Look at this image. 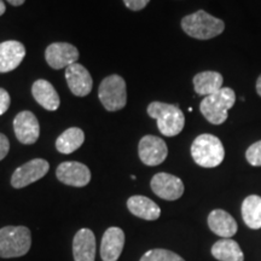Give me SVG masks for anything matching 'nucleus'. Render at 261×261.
<instances>
[{"instance_id":"obj_10","label":"nucleus","mask_w":261,"mask_h":261,"mask_svg":"<svg viewBox=\"0 0 261 261\" xmlns=\"http://www.w3.org/2000/svg\"><path fill=\"white\" fill-rule=\"evenodd\" d=\"M58 180L65 185L75 188L86 187L91 181V171L86 165L75 161L61 163L57 167Z\"/></svg>"},{"instance_id":"obj_15","label":"nucleus","mask_w":261,"mask_h":261,"mask_svg":"<svg viewBox=\"0 0 261 261\" xmlns=\"http://www.w3.org/2000/svg\"><path fill=\"white\" fill-rule=\"evenodd\" d=\"M25 57V47L22 42L8 40L0 44V73L16 69Z\"/></svg>"},{"instance_id":"obj_24","label":"nucleus","mask_w":261,"mask_h":261,"mask_svg":"<svg viewBox=\"0 0 261 261\" xmlns=\"http://www.w3.org/2000/svg\"><path fill=\"white\" fill-rule=\"evenodd\" d=\"M139 261H185L180 255L167 249L148 250Z\"/></svg>"},{"instance_id":"obj_3","label":"nucleus","mask_w":261,"mask_h":261,"mask_svg":"<svg viewBox=\"0 0 261 261\" xmlns=\"http://www.w3.org/2000/svg\"><path fill=\"white\" fill-rule=\"evenodd\" d=\"M236 103V93L230 87H223L211 96L204 97L200 104L202 115L212 125H223L228 117V110Z\"/></svg>"},{"instance_id":"obj_31","label":"nucleus","mask_w":261,"mask_h":261,"mask_svg":"<svg viewBox=\"0 0 261 261\" xmlns=\"http://www.w3.org/2000/svg\"><path fill=\"white\" fill-rule=\"evenodd\" d=\"M5 10H6V6L4 4V2H3V0H0V16L4 15Z\"/></svg>"},{"instance_id":"obj_27","label":"nucleus","mask_w":261,"mask_h":261,"mask_svg":"<svg viewBox=\"0 0 261 261\" xmlns=\"http://www.w3.org/2000/svg\"><path fill=\"white\" fill-rule=\"evenodd\" d=\"M150 0H123L125 5L132 11H139L149 4Z\"/></svg>"},{"instance_id":"obj_1","label":"nucleus","mask_w":261,"mask_h":261,"mask_svg":"<svg viewBox=\"0 0 261 261\" xmlns=\"http://www.w3.org/2000/svg\"><path fill=\"white\" fill-rule=\"evenodd\" d=\"M181 28L189 37L198 40H210L225 31V23L223 19L214 17L204 10H198L181 19Z\"/></svg>"},{"instance_id":"obj_9","label":"nucleus","mask_w":261,"mask_h":261,"mask_svg":"<svg viewBox=\"0 0 261 261\" xmlns=\"http://www.w3.org/2000/svg\"><path fill=\"white\" fill-rule=\"evenodd\" d=\"M139 159L146 166H159L167 159L168 148L165 140L156 136H144L138 145Z\"/></svg>"},{"instance_id":"obj_8","label":"nucleus","mask_w":261,"mask_h":261,"mask_svg":"<svg viewBox=\"0 0 261 261\" xmlns=\"http://www.w3.org/2000/svg\"><path fill=\"white\" fill-rule=\"evenodd\" d=\"M150 187L156 196L166 201L179 200L184 194V182L180 178L169 173H158L150 181Z\"/></svg>"},{"instance_id":"obj_17","label":"nucleus","mask_w":261,"mask_h":261,"mask_svg":"<svg viewBox=\"0 0 261 261\" xmlns=\"http://www.w3.org/2000/svg\"><path fill=\"white\" fill-rule=\"evenodd\" d=\"M208 226L221 238H231L237 232V223L224 210H214L208 215Z\"/></svg>"},{"instance_id":"obj_19","label":"nucleus","mask_w":261,"mask_h":261,"mask_svg":"<svg viewBox=\"0 0 261 261\" xmlns=\"http://www.w3.org/2000/svg\"><path fill=\"white\" fill-rule=\"evenodd\" d=\"M127 208L136 217L144 220H156L161 215V210L154 201L145 196H132L127 201Z\"/></svg>"},{"instance_id":"obj_16","label":"nucleus","mask_w":261,"mask_h":261,"mask_svg":"<svg viewBox=\"0 0 261 261\" xmlns=\"http://www.w3.org/2000/svg\"><path fill=\"white\" fill-rule=\"evenodd\" d=\"M75 261H94L96 257V236L90 228H81L73 240Z\"/></svg>"},{"instance_id":"obj_5","label":"nucleus","mask_w":261,"mask_h":261,"mask_svg":"<svg viewBox=\"0 0 261 261\" xmlns=\"http://www.w3.org/2000/svg\"><path fill=\"white\" fill-rule=\"evenodd\" d=\"M32 246L31 230L25 226L0 228V257H18L29 252Z\"/></svg>"},{"instance_id":"obj_22","label":"nucleus","mask_w":261,"mask_h":261,"mask_svg":"<svg viewBox=\"0 0 261 261\" xmlns=\"http://www.w3.org/2000/svg\"><path fill=\"white\" fill-rule=\"evenodd\" d=\"M85 142V133L79 127L65 129L56 140V149L61 154H71L80 148Z\"/></svg>"},{"instance_id":"obj_23","label":"nucleus","mask_w":261,"mask_h":261,"mask_svg":"<svg viewBox=\"0 0 261 261\" xmlns=\"http://www.w3.org/2000/svg\"><path fill=\"white\" fill-rule=\"evenodd\" d=\"M242 218L248 227L253 230H259L261 228V197L257 195L248 196L243 201L242 208Z\"/></svg>"},{"instance_id":"obj_20","label":"nucleus","mask_w":261,"mask_h":261,"mask_svg":"<svg viewBox=\"0 0 261 261\" xmlns=\"http://www.w3.org/2000/svg\"><path fill=\"white\" fill-rule=\"evenodd\" d=\"M194 89L195 92L200 96H211L223 89L224 77L218 71H201L194 76Z\"/></svg>"},{"instance_id":"obj_11","label":"nucleus","mask_w":261,"mask_h":261,"mask_svg":"<svg viewBox=\"0 0 261 261\" xmlns=\"http://www.w3.org/2000/svg\"><path fill=\"white\" fill-rule=\"evenodd\" d=\"M47 64L54 69L68 68L79 60V51L74 45L68 42H54L45 51Z\"/></svg>"},{"instance_id":"obj_7","label":"nucleus","mask_w":261,"mask_h":261,"mask_svg":"<svg viewBox=\"0 0 261 261\" xmlns=\"http://www.w3.org/2000/svg\"><path fill=\"white\" fill-rule=\"evenodd\" d=\"M50 165L46 160L34 159L28 161L14 172L11 177V185L15 189H22L38 181L47 174Z\"/></svg>"},{"instance_id":"obj_6","label":"nucleus","mask_w":261,"mask_h":261,"mask_svg":"<svg viewBox=\"0 0 261 261\" xmlns=\"http://www.w3.org/2000/svg\"><path fill=\"white\" fill-rule=\"evenodd\" d=\"M100 103L108 112H117L127 103L126 83L120 75L113 74L103 79L98 89Z\"/></svg>"},{"instance_id":"obj_12","label":"nucleus","mask_w":261,"mask_h":261,"mask_svg":"<svg viewBox=\"0 0 261 261\" xmlns=\"http://www.w3.org/2000/svg\"><path fill=\"white\" fill-rule=\"evenodd\" d=\"M14 129L16 138L22 144H34L40 136V125L37 116L32 112H21L14 120Z\"/></svg>"},{"instance_id":"obj_18","label":"nucleus","mask_w":261,"mask_h":261,"mask_svg":"<svg viewBox=\"0 0 261 261\" xmlns=\"http://www.w3.org/2000/svg\"><path fill=\"white\" fill-rule=\"evenodd\" d=\"M34 99L48 112H55L61 106V99L55 87L46 80H37L32 86Z\"/></svg>"},{"instance_id":"obj_13","label":"nucleus","mask_w":261,"mask_h":261,"mask_svg":"<svg viewBox=\"0 0 261 261\" xmlns=\"http://www.w3.org/2000/svg\"><path fill=\"white\" fill-rule=\"evenodd\" d=\"M65 79L71 93L75 96L86 97L92 91V77L84 65L74 63L65 68Z\"/></svg>"},{"instance_id":"obj_21","label":"nucleus","mask_w":261,"mask_h":261,"mask_svg":"<svg viewBox=\"0 0 261 261\" xmlns=\"http://www.w3.org/2000/svg\"><path fill=\"white\" fill-rule=\"evenodd\" d=\"M212 255L219 261H244V255L236 241L223 238L212 247Z\"/></svg>"},{"instance_id":"obj_26","label":"nucleus","mask_w":261,"mask_h":261,"mask_svg":"<svg viewBox=\"0 0 261 261\" xmlns=\"http://www.w3.org/2000/svg\"><path fill=\"white\" fill-rule=\"evenodd\" d=\"M10 103H11V98H10L8 91L0 89V115L8 112Z\"/></svg>"},{"instance_id":"obj_29","label":"nucleus","mask_w":261,"mask_h":261,"mask_svg":"<svg viewBox=\"0 0 261 261\" xmlns=\"http://www.w3.org/2000/svg\"><path fill=\"white\" fill-rule=\"evenodd\" d=\"M255 89H256V93H257V96L261 97V74L259 75V76H257V79H256Z\"/></svg>"},{"instance_id":"obj_25","label":"nucleus","mask_w":261,"mask_h":261,"mask_svg":"<svg viewBox=\"0 0 261 261\" xmlns=\"http://www.w3.org/2000/svg\"><path fill=\"white\" fill-rule=\"evenodd\" d=\"M246 159L249 165L254 167H261V140L255 142L247 149Z\"/></svg>"},{"instance_id":"obj_4","label":"nucleus","mask_w":261,"mask_h":261,"mask_svg":"<svg viewBox=\"0 0 261 261\" xmlns=\"http://www.w3.org/2000/svg\"><path fill=\"white\" fill-rule=\"evenodd\" d=\"M191 156L201 167L214 168L224 161L225 149L217 136L204 133L192 142Z\"/></svg>"},{"instance_id":"obj_2","label":"nucleus","mask_w":261,"mask_h":261,"mask_svg":"<svg viewBox=\"0 0 261 261\" xmlns=\"http://www.w3.org/2000/svg\"><path fill=\"white\" fill-rule=\"evenodd\" d=\"M148 115L158 121V128L163 136L175 137L185 126V116L174 104L152 102L148 106Z\"/></svg>"},{"instance_id":"obj_14","label":"nucleus","mask_w":261,"mask_h":261,"mask_svg":"<svg viewBox=\"0 0 261 261\" xmlns=\"http://www.w3.org/2000/svg\"><path fill=\"white\" fill-rule=\"evenodd\" d=\"M125 247V232L120 227H109L100 242V257L103 261H117Z\"/></svg>"},{"instance_id":"obj_30","label":"nucleus","mask_w":261,"mask_h":261,"mask_svg":"<svg viewBox=\"0 0 261 261\" xmlns=\"http://www.w3.org/2000/svg\"><path fill=\"white\" fill-rule=\"evenodd\" d=\"M8 2L14 6H21L25 2V0H8Z\"/></svg>"},{"instance_id":"obj_28","label":"nucleus","mask_w":261,"mask_h":261,"mask_svg":"<svg viewBox=\"0 0 261 261\" xmlns=\"http://www.w3.org/2000/svg\"><path fill=\"white\" fill-rule=\"evenodd\" d=\"M9 150H10L9 139L6 138V136L3 135V133H0V161L6 158Z\"/></svg>"}]
</instances>
